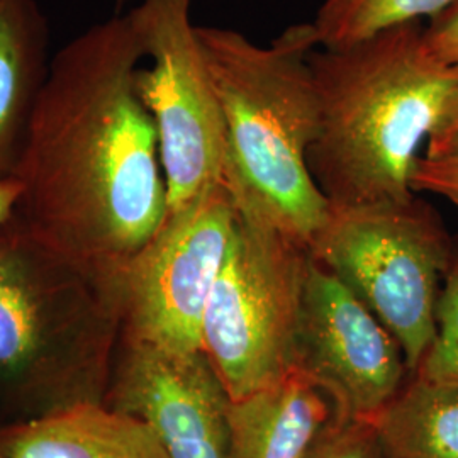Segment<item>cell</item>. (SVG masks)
<instances>
[{
  "label": "cell",
  "mask_w": 458,
  "mask_h": 458,
  "mask_svg": "<svg viewBox=\"0 0 458 458\" xmlns=\"http://www.w3.org/2000/svg\"><path fill=\"white\" fill-rule=\"evenodd\" d=\"M131 17L102 21L49 62L11 175L16 214L66 253L121 270L164 225L158 134L136 90Z\"/></svg>",
  "instance_id": "obj_1"
},
{
  "label": "cell",
  "mask_w": 458,
  "mask_h": 458,
  "mask_svg": "<svg viewBox=\"0 0 458 458\" xmlns=\"http://www.w3.org/2000/svg\"><path fill=\"white\" fill-rule=\"evenodd\" d=\"M319 128L312 177L329 202L360 204L416 194L411 174L458 96V65L426 45L425 24H401L310 56Z\"/></svg>",
  "instance_id": "obj_2"
},
{
  "label": "cell",
  "mask_w": 458,
  "mask_h": 458,
  "mask_svg": "<svg viewBox=\"0 0 458 458\" xmlns=\"http://www.w3.org/2000/svg\"><path fill=\"white\" fill-rule=\"evenodd\" d=\"M197 34L223 111L236 211L310 246L327 209L308 162L319 128L311 22L268 45L228 28L197 26Z\"/></svg>",
  "instance_id": "obj_3"
},
{
  "label": "cell",
  "mask_w": 458,
  "mask_h": 458,
  "mask_svg": "<svg viewBox=\"0 0 458 458\" xmlns=\"http://www.w3.org/2000/svg\"><path fill=\"white\" fill-rule=\"evenodd\" d=\"M455 242L420 194L360 204L327 200L311 257L340 278L401 344L411 374L435 336Z\"/></svg>",
  "instance_id": "obj_4"
},
{
  "label": "cell",
  "mask_w": 458,
  "mask_h": 458,
  "mask_svg": "<svg viewBox=\"0 0 458 458\" xmlns=\"http://www.w3.org/2000/svg\"><path fill=\"white\" fill-rule=\"evenodd\" d=\"M310 246L236 211L200 325V350L233 401L297 369Z\"/></svg>",
  "instance_id": "obj_5"
},
{
  "label": "cell",
  "mask_w": 458,
  "mask_h": 458,
  "mask_svg": "<svg viewBox=\"0 0 458 458\" xmlns=\"http://www.w3.org/2000/svg\"><path fill=\"white\" fill-rule=\"evenodd\" d=\"M121 270L66 253L14 214L0 228V378L106 350L121 327Z\"/></svg>",
  "instance_id": "obj_6"
},
{
  "label": "cell",
  "mask_w": 458,
  "mask_h": 458,
  "mask_svg": "<svg viewBox=\"0 0 458 458\" xmlns=\"http://www.w3.org/2000/svg\"><path fill=\"white\" fill-rule=\"evenodd\" d=\"M191 9L192 0H141L128 13L149 60L136 90L158 134L166 214L226 185L228 172L223 111Z\"/></svg>",
  "instance_id": "obj_7"
},
{
  "label": "cell",
  "mask_w": 458,
  "mask_h": 458,
  "mask_svg": "<svg viewBox=\"0 0 458 458\" xmlns=\"http://www.w3.org/2000/svg\"><path fill=\"white\" fill-rule=\"evenodd\" d=\"M234 221L226 185L165 216L157 234L121 270L126 340L179 353L200 350L202 316Z\"/></svg>",
  "instance_id": "obj_8"
},
{
  "label": "cell",
  "mask_w": 458,
  "mask_h": 458,
  "mask_svg": "<svg viewBox=\"0 0 458 458\" xmlns=\"http://www.w3.org/2000/svg\"><path fill=\"white\" fill-rule=\"evenodd\" d=\"M297 369L331 397L338 420H372L403 389L410 372L393 333L312 257Z\"/></svg>",
  "instance_id": "obj_9"
},
{
  "label": "cell",
  "mask_w": 458,
  "mask_h": 458,
  "mask_svg": "<svg viewBox=\"0 0 458 458\" xmlns=\"http://www.w3.org/2000/svg\"><path fill=\"white\" fill-rule=\"evenodd\" d=\"M231 401L202 350L126 340L113 408L147 423L170 458H231Z\"/></svg>",
  "instance_id": "obj_10"
},
{
  "label": "cell",
  "mask_w": 458,
  "mask_h": 458,
  "mask_svg": "<svg viewBox=\"0 0 458 458\" xmlns=\"http://www.w3.org/2000/svg\"><path fill=\"white\" fill-rule=\"evenodd\" d=\"M335 420L331 397L295 369L277 384L231 401V458H308Z\"/></svg>",
  "instance_id": "obj_11"
},
{
  "label": "cell",
  "mask_w": 458,
  "mask_h": 458,
  "mask_svg": "<svg viewBox=\"0 0 458 458\" xmlns=\"http://www.w3.org/2000/svg\"><path fill=\"white\" fill-rule=\"evenodd\" d=\"M5 458H170L141 420L94 403H77L0 437Z\"/></svg>",
  "instance_id": "obj_12"
},
{
  "label": "cell",
  "mask_w": 458,
  "mask_h": 458,
  "mask_svg": "<svg viewBox=\"0 0 458 458\" xmlns=\"http://www.w3.org/2000/svg\"><path fill=\"white\" fill-rule=\"evenodd\" d=\"M48 65V26L36 0H0V177L16 166Z\"/></svg>",
  "instance_id": "obj_13"
},
{
  "label": "cell",
  "mask_w": 458,
  "mask_h": 458,
  "mask_svg": "<svg viewBox=\"0 0 458 458\" xmlns=\"http://www.w3.org/2000/svg\"><path fill=\"white\" fill-rule=\"evenodd\" d=\"M370 421L391 458H458V386L412 374Z\"/></svg>",
  "instance_id": "obj_14"
},
{
  "label": "cell",
  "mask_w": 458,
  "mask_h": 458,
  "mask_svg": "<svg viewBox=\"0 0 458 458\" xmlns=\"http://www.w3.org/2000/svg\"><path fill=\"white\" fill-rule=\"evenodd\" d=\"M458 0H321L311 21L319 48H344L408 22L431 21Z\"/></svg>",
  "instance_id": "obj_15"
},
{
  "label": "cell",
  "mask_w": 458,
  "mask_h": 458,
  "mask_svg": "<svg viewBox=\"0 0 458 458\" xmlns=\"http://www.w3.org/2000/svg\"><path fill=\"white\" fill-rule=\"evenodd\" d=\"M414 376L458 386V243L452 255L435 312V336Z\"/></svg>",
  "instance_id": "obj_16"
},
{
  "label": "cell",
  "mask_w": 458,
  "mask_h": 458,
  "mask_svg": "<svg viewBox=\"0 0 458 458\" xmlns=\"http://www.w3.org/2000/svg\"><path fill=\"white\" fill-rule=\"evenodd\" d=\"M308 458H391L370 420H335Z\"/></svg>",
  "instance_id": "obj_17"
},
{
  "label": "cell",
  "mask_w": 458,
  "mask_h": 458,
  "mask_svg": "<svg viewBox=\"0 0 458 458\" xmlns=\"http://www.w3.org/2000/svg\"><path fill=\"white\" fill-rule=\"evenodd\" d=\"M411 189L416 194L443 197L458 208V162L420 157L411 174Z\"/></svg>",
  "instance_id": "obj_18"
},
{
  "label": "cell",
  "mask_w": 458,
  "mask_h": 458,
  "mask_svg": "<svg viewBox=\"0 0 458 458\" xmlns=\"http://www.w3.org/2000/svg\"><path fill=\"white\" fill-rule=\"evenodd\" d=\"M426 45L450 65H458V2L425 26Z\"/></svg>",
  "instance_id": "obj_19"
},
{
  "label": "cell",
  "mask_w": 458,
  "mask_h": 458,
  "mask_svg": "<svg viewBox=\"0 0 458 458\" xmlns=\"http://www.w3.org/2000/svg\"><path fill=\"white\" fill-rule=\"evenodd\" d=\"M426 158L458 162V96L426 141Z\"/></svg>",
  "instance_id": "obj_20"
},
{
  "label": "cell",
  "mask_w": 458,
  "mask_h": 458,
  "mask_svg": "<svg viewBox=\"0 0 458 458\" xmlns=\"http://www.w3.org/2000/svg\"><path fill=\"white\" fill-rule=\"evenodd\" d=\"M21 197V183L14 175L0 177V228L16 214Z\"/></svg>",
  "instance_id": "obj_21"
},
{
  "label": "cell",
  "mask_w": 458,
  "mask_h": 458,
  "mask_svg": "<svg viewBox=\"0 0 458 458\" xmlns=\"http://www.w3.org/2000/svg\"><path fill=\"white\" fill-rule=\"evenodd\" d=\"M117 4H126V2H130V0H115Z\"/></svg>",
  "instance_id": "obj_22"
},
{
  "label": "cell",
  "mask_w": 458,
  "mask_h": 458,
  "mask_svg": "<svg viewBox=\"0 0 458 458\" xmlns=\"http://www.w3.org/2000/svg\"><path fill=\"white\" fill-rule=\"evenodd\" d=\"M0 458H5L4 455H2V452H0Z\"/></svg>",
  "instance_id": "obj_23"
}]
</instances>
